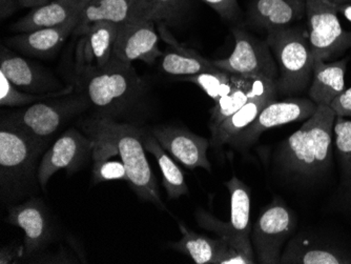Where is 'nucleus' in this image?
<instances>
[{
  "mask_svg": "<svg viewBox=\"0 0 351 264\" xmlns=\"http://www.w3.org/2000/svg\"><path fill=\"white\" fill-rule=\"evenodd\" d=\"M196 220L197 224L201 228L215 232L217 237L220 238L228 248L242 252V253L252 256V257H256L254 248H252V239L240 235L239 232L230 228L228 222L217 219L216 217L213 216L212 214L203 210V208H199L197 211Z\"/></svg>",
  "mask_w": 351,
  "mask_h": 264,
  "instance_id": "obj_30",
  "label": "nucleus"
},
{
  "mask_svg": "<svg viewBox=\"0 0 351 264\" xmlns=\"http://www.w3.org/2000/svg\"><path fill=\"white\" fill-rule=\"evenodd\" d=\"M232 34L234 51L228 58L213 60L215 67L230 74L277 82V64L268 43L241 29H232Z\"/></svg>",
  "mask_w": 351,
  "mask_h": 264,
  "instance_id": "obj_9",
  "label": "nucleus"
},
{
  "mask_svg": "<svg viewBox=\"0 0 351 264\" xmlns=\"http://www.w3.org/2000/svg\"><path fill=\"white\" fill-rule=\"evenodd\" d=\"M159 35L155 23L147 19H134L119 25L113 55L126 64L145 61L153 64L163 53L159 50Z\"/></svg>",
  "mask_w": 351,
  "mask_h": 264,
  "instance_id": "obj_13",
  "label": "nucleus"
},
{
  "mask_svg": "<svg viewBox=\"0 0 351 264\" xmlns=\"http://www.w3.org/2000/svg\"><path fill=\"white\" fill-rule=\"evenodd\" d=\"M337 115L329 106H317L313 116L280 147L278 163L284 172L307 180L326 174L332 163Z\"/></svg>",
  "mask_w": 351,
  "mask_h": 264,
  "instance_id": "obj_2",
  "label": "nucleus"
},
{
  "mask_svg": "<svg viewBox=\"0 0 351 264\" xmlns=\"http://www.w3.org/2000/svg\"><path fill=\"white\" fill-rule=\"evenodd\" d=\"M266 43L279 69L276 82L278 94L304 92L311 82L315 64L308 36L299 27H280L267 31Z\"/></svg>",
  "mask_w": 351,
  "mask_h": 264,
  "instance_id": "obj_5",
  "label": "nucleus"
},
{
  "mask_svg": "<svg viewBox=\"0 0 351 264\" xmlns=\"http://www.w3.org/2000/svg\"><path fill=\"white\" fill-rule=\"evenodd\" d=\"M119 25L108 21H99L90 25L82 33L84 35L82 49V68L84 67L106 66L113 57L114 47L117 39Z\"/></svg>",
  "mask_w": 351,
  "mask_h": 264,
  "instance_id": "obj_23",
  "label": "nucleus"
},
{
  "mask_svg": "<svg viewBox=\"0 0 351 264\" xmlns=\"http://www.w3.org/2000/svg\"><path fill=\"white\" fill-rule=\"evenodd\" d=\"M149 132L161 147L186 169L201 167L207 172L212 171V165L207 157L210 141L207 138L191 133L186 129L169 125L152 128Z\"/></svg>",
  "mask_w": 351,
  "mask_h": 264,
  "instance_id": "obj_14",
  "label": "nucleus"
},
{
  "mask_svg": "<svg viewBox=\"0 0 351 264\" xmlns=\"http://www.w3.org/2000/svg\"><path fill=\"white\" fill-rule=\"evenodd\" d=\"M0 71L17 88L31 94H47L63 90L60 80L50 71L43 67L13 54L1 47L0 55Z\"/></svg>",
  "mask_w": 351,
  "mask_h": 264,
  "instance_id": "obj_15",
  "label": "nucleus"
},
{
  "mask_svg": "<svg viewBox=\"0 0 351 264\" xmlns=\"http://www.w3.org/2000/svg\"><path fill=\"white\" fill-rule=\"evenodd\" d=\"M340 14H342L343 16L347 19V21L351 23V3L344 1L342 5H340Z\"/></svg>",
  "mask_w": 351,
  "mask_h": 264,
  "instance_id": "obj_40",
  "label": "nucleus"
},
{
  "mask_svg": "<svg viewBox=\"0 0 351 264\" xmlns=\"http://www.w3.org/2000/svg\"><path fill=\"white\" fill-rule=\"evenodd\" d=\"M21 258H25L23 244H8L0 250V264L16 263Z\"/></svg>",
  "mask_w": 351,
  "mask_h": 264,
  "instance_id": "obj_37",
  "label": "nucleus"
},
{
  "mask_svg": "<svg viewBox=\"0 0 351 264\" xmlns=\"http://www.w3.org/2000/svg\"><path fill=\"white\" fill-rule=\"evenodd\" d=\"M293 213L285 204L273 201L262 211L252 228V248L259 263L281 262L282 250L295 230Z\"/></svg>",
  "mask_w": 351,
  "mask_h": 264,
  "instance_id": "obj_8",
  "label": "nucleus"
},
{
  "mask_svg": "<svg viewBox=\"0 0 351 264\" xmlns=\"http://www.w3.org/2000/svg\"><path fill=\"white\" fill-rule=\"evenodd\" d=\"M136 19L134 0H88L80 14L77 32L84 33L99 21L121 25Z\"/></svg>",
  "mask_w": 351,
  "mask_h": 264,
  "instance_id": "obj_26",
  "label": "nucleus"
},
{
  "mask_svg": "<svg viewBox=\"0 0 351 264\" xmlns=\"http://www.w3.org/2000/svg\"><path fill=\"white\" fill-rule=\"evenodd\" d=\"M333 145L340 165L339 196L343 204L351 208V120L337 116Z\"/></svg>",
  "mask_w": 351,
  "mask_h": 264,
  "instance_id": "obj_28",
  "label": "nucleus"
},
{
  "mask_svg": "<svg viewBox=\"0 0 351 264\" xmlns=\"http://www.w3.org/2000/svg\"><path fill=\"white\" fill-rule=\"evenodd\" d=\"M347 64L348 58L332 62L315 59L308 94L317 106H330L331 102L346 90Z\"/></svg>",
  "mask_w": 351,
  "mask_h": 264,
  "instance_id": "obj_20",
  "label": "nucleus"
},
{
  "mask_svg": "<svg viewBox=\"0 0 351 264\" xmlns=\"http://www.w3.org/2000/svg\"><path fill=\"white\" fill-rule=\"evenodd\" d=\"M346 0H305L308 40L315 59L328 60L351 49V32L341 25L340 5Z\"/></svg>",
  "mask_w": 351,
  "mask_h": 264,
  "instance_id": "obj_6",
  "label": "nucleus"
},
{
  "mask_svg": "<svg viewBox=\"0 0 351 264\" xmlns=\"http://www.w3.org/2000/svg\"><path fill=\"white\" fill-rule=\"evenodd\" d=\"M232 75L226 71L216 70L203 72L193 76L183 77L184 82H191L202 88L203 92L215 102L226 95L234 86Z\"/></svg>",
  "mask_w": 351,
  "mask_h": 264,
  "instance_id": "obj_33",
  "label": "nucleus"
},
{
  "mask_svg": "<svg viewBox=\"0 0 351 264\" xmlns=\"http://www.w3.org/2000/svg\"><path fill=\"white\" fill-rule=\"evenodd\" d=\"M347 3H351V0H346Z\"/></svg>",
  "mask_w": 351,
  "mask_h": 264,
  "instance_id": "obj_41",
  "label": "nucleus"
},
{
  "mask_svg": "<svg viewBox=\"0 0 351 264\" xmlns=\"http://www.w3.org/2000/svg\"><path fill=\"white\" fill-rule=\"evenodd\" d=\"M66 96L37 102L7 118L23 131L47 141L69 120L90 106L82 93Z\"/></svg>",
  "mask_w": 351,
  "mask_h": 264,
  "instance_id": "obj_7",
  "label": "nucleus"
},
{
  "mask_svg": "<svg viewBox=\"0 0 351 264\" xmlns=\"http://www.w3.org/2000/svg\"><path fill=\"white\" fill-rule=\"evenodd\" d=\"M94 143L86 134L77 129H70L57 139L43 155L38 167L39 187L45 190L55 173L66 169L74 174L84 167L88 157H92Z\"/></svg>",
  "mask_w": 351,
  "mask_h": 264,
  "instance_id": "obj_11",
  "label": "nucleus"
},
{
  "mask_svg": "<svg viewBox=\"0 0 351 264\" xmlns=\"http://www.w3.org/2000/svg\"><path fill=\"white\" fill-rule=\"evenodd\" d=\"M306 14L305 0H254L250 9V19L263 29L289 27Z\"/></svg>",
  "mask_w": 351,
  "mask_h": 264,
  "instance_id": "obj_21",
  "label": "nucleus"
},
{
  "mask_svg": "<svg viewBox=\"0 0 351 264\" xmlns=\"http://www.w3.org/2000/svg\"><path fill=\"white\" fill-rule=\"evenodd\" d=\"M182 0H134L136 19L169 21L175 19Z\"/></svg>",
  "mask_w": 351,
  "mask_h": 264,
  "instance_id": "obj_34",
  "label": "nucleus"
},
{
  "mask_svg": "<svg viewBox=\"0 0 351 264\" xmlns=\"http://www.w3.org/2000/svg\"><path fill=\"white\" fill-rule=\"evenodd\" d=\"M226 187L230 195V218L228 224L240 235L250 238L252 199L250 188L236 176L226 181Z\"/></svg>",
  "mask_w": 351,
  "mask_h": 264,
  "instance_id": "obj_29",
  "label": "nucleus"
},
{
  "mask_svg": "<svg viewBox=\"0 0 351 264\" xmlns=\"http://www.w3.org/2000/svg\"><path fill=\"white\" fill-rule=\"evenodd\" d=\"M329 106L338 117L351 118V86L333 100Z\"/></svg>",
  "mask_w": 351,
  "mask_h": 264,
  "instance_id": "obj_36",
  "label": "nucleus"
},
{
  "mask_svg": "<svg viewBox=\"0 0 351 264\" xmlns=\"http://www.w3.org/2000/svg\"><path fill=\"white\" fill-rule=\"evenodd\" d=\"M74 86H69L59 92L47 93V94H31L16 88L7 76L0 71V104L1 106H19L25 104H34L45 101L52 98L72 94Z\"/></svg>",
  "mask_w": 351,
  "mask_h": 264,
  "instance_id": "obj_31",
  "label": "nucleus"
},
{
  "mask_svg": "<svg viewBox=\"0 0 351 264\" xmlns=\"http://www.w3.org/2000/svg\"><path fill=\"white\" fill-rule=\"evenodd\" d=\"M21 5V0H0V16L1 19L11 16L16 11L17 5Z\"/></svg>",
  "mask_w": 351,
  "mask_h": 264,
  "instance_id": "obj_38",
  "label": "nucleus"
},
{
  "mask_svg": "<svg viewBox=\"0 0 351 264\" xmlns=\"http://www.w3.org/2000/svg\"><path fill=\"white\" fill-rule=\"evenodd\" d=\"M112 157L114 156H112L104 147L94 143V149H93L92 153V159L94 161L92 178L95 184L106 182V181H128L129 179L125 165L122 163L121 159L113 160V159H110Z\"/></svg>",
  "mask_w": 351,
  "mask_h": 264,
  "instance_id": "obj_32",
  "label": "nucleus"
},
{
  "mask_svg": "<svg viewBox=\"0 0 351 264\" xmlns=\"http://www.w3.org/2000/svg\"><path fill=\"white\" fill-rule=\"evenodd\" d=\"M47 141L35 137L9 118L0 124V199L13 206L34 194L38 183L39 158Z\"/></svg>",
  "mask_w": 351,
  "mask_h": 264,
  "instance_id": "obj_3",
  "label": "nucleus"
},
{
  "mask_svg": "<svg viewBox=\"0 0 351 264\" xmlns=\"http://www.w3.org/2000/svg\"><path fill=\"white\" fill-rule=\"evenodd\" d=\"M78 77L80 93L98 117L112 118L121 113L141 95L142 80L135 68L114 55L101 68L80 69Z\"/></svg>",
  "mask_w": 351,
  "mask_h": 264,
  "instance_id": "obj_4",
  "label": "nucleus"
},
{
  "mask_svg": "<svg viewBox=\"0 0 351 264\" xmlns=\"http://www.w3.org/2000/svg\"><path fill=\"white\" fill-rule=\"evenodd\" d=\"M79 19L80 17L73 19L70 23L60 27L21 33L5 39V43L11 48L21 51L23 54L47 58L60 50L64 41L72 34L73 31L76 29Z\"/></svg>",
  "mask_w": 351,
  "mask_h": 264,
  "instance_id": "obj_18",
  "label": "nucleus"
},
{
  "mask_svg": "<svg viewBox=\"0 0 351 264\" xmlns=\"http://www.w3.org/2000/svg\"><path fill=\"white\" fill-rule=\"evenodd\" d=\"M5 222L25 232V259L40 253L56 236V226L49 208L36 197L11 206Z\"/></svg>",
  "mask_w": 351,
  "mask_h": 264,
  "instance_id": "obj_10",
  "label": "nucleus"
},
{
  "mask_svg": "<svg viewBox=\"0 0 351 264\" xmlns=\"http://www.w3.org/2000/svg\"><path fill=\"white\" fill-rule=\"evenodd\" d=\"M203 3L210 5L222 19L232 21L239 14V5L237 0H202Z\"/></svg>",
  "mask_w": 351,
  "mask_h": 264,
  "instance_id": "obj_35",
  "label": "nucleus"
},
{
  "mask_svg": "<svg viewBox=\"0 0 351 264\" xmlns=\"http://www.w3.org/2000/svg\"><path fill=\"white\" fill-rule=\"evenodd\" d=\"M86 3L79 0H52L50 3L32 8V11L17 21L12 29L15 32H33L36 29L60 27L80 17Z\"/></svg>",
  "mask_w": 351,
  "mask_h": 264,
  "instance_id": "obj_19",
  "label": "nucleus"
},
{
  "mask_svg": "<svg viewBox=\"0 0 351 264\" xmlns=\"http://www.w3.org/2000/svg\"><path fill=\"white\" fill-rule=\"evenodd\" d=\"M280 263L349 264L351 254L322 240L297 236L286 244Z\"/></svg>",
  "mask_w": 351,
  "mask_h": 264,
  "instance_id": "obj_17",
  "label": "nucleus"
},
{
  "mask_svg": "<svg viewBox=\"0 0 351 264\" xmlns=\"http://www.w3.org/2000/svg\"><path fill=\"white\" fill-rule=\"evenodd\" d=\"M159 32L162 35V38L171 45V49L165 51L162 55L161 68L163 72L171 76L186 77L218 70L213 64V60L205 58L193 49L181 45L165 25L159 27Z\"/></svg>",
  "mask_w": 351,
  "mask_h": 264,
  "instance_id": "obj_22",
  "label": "nucleus"
},
{
  "mask_svg": "<svg viewBox=\"0 0 351 264\" xmlns=\"http://www.w3.org/2000/svg\"><path fill=\"white\" fill-rule=\"evenodd\" d=\"M141 138L145 149L155 157L160 167L162 185L167 191V197L173 200L189 194V187L182 169L167 155V151L158 143L151 132L142 130Z\"/></svg>",
  "mask_w": 351,
  "mask_h": 264,
  "instance_id": "obj_27",
  "label": "nucleus"
},
{
  "mask_svg": "<svg viewBox=\"0 0 351 264\" xmlns=\"http://www.w3.org/2000/svg\"><path fill=\"white\" fill-rule=\"evenodd\" d=\"M277 95V84L275 80H266L260 90L239 111L224 120L213 132L210 145L217 149L223 145H230L239 134L257 119L262 110L269 102L276 100Z\"/></svg>",
  "mask_w": 351,
  "mask_h": 264,
  "instance_id": "obj_16",
  "label": "nucleus"
},
{
  "mask_svg": "<svg viewBox=\"0 0 351 264\" xmlns=\"http://www.w3.org/2000/svg\"><path fill=\"white\" fill-rule=\"evenodd\" d=\"M84 134L104 147L112 156H119L128 171V182L142 200L155 204L167 212L157 180L152 171L142 143V130L135 125L120 123L113 118L95 117L82 123Z\"/></svg>",
  "mask_w": 351,
  "mask_h": 264,
  "instance_id": "obj_1",
  "label": "nucleus"
},
{
  "mask_svg": "<svg viewBox=\"0 0 351 264\" xmlns=\"http://www.w3.org/2000/svg\"><path fill=\"white\" fill-rule=\"evenodd\" d=\"M317 106L309 98H293L283 101L269 102L250 127L239 134L230 145L246 147L257 141L263 132L291 122L307 120L317 111Z\"/></svg>",
  "mask_w": 351,
  "mask_h": 264,
  "instance_id": "obj_12",
  "label": "nucleus"
},
{
  "mask_svg": "<svg viewBox=\"0 0 351 264\" xmlns=\"http://www.w3.org/2000/svg\"><path fill=\"white\" fill-rule=\"evenodd\" d=\"M182 237L179 241L169 243L173 250L189 256L196 264H220L228 248L220 238L208 237L189 230L182 222H178Z\"/></svg>",
  "mask_w": 351,
  "mask_h": 264,
  "instance_id": "obj_25",
  "label": "nucleus"
},
{
  "mask_svg": "<svg viewBox=\"0 0 351 264\" xmlns=\"http://www.w3.org/2000/svg\"><path fill=\"white\" fill-rule=\"evenodd\" d=\"M50 1H52V0H21V5L25 8H35L50 3ZM79 1L86 3L88 0H79Z\"/></svg>",
  "mask_w": 351,
  "mask_h": 264,
  "instance_id": "obj_39",
  "label": "nucleus"
},
{
  "mask_svg": "<svg viewBox=\"0 0 351 264\" xmlns=\"http://www.w3.org/2000/svg\"><path fill=\"white\" fill-rule=\"evenodd\" d=\"M234 86L226 95L215 102L210 112V133L224 120L234 115L252 96L260 90L267 78H252V77L232 75Z\"/></svg>",
  "mask_w": 351,
  "mask_h": 264,
  "instance_id": "obj_24",
  "label": "nucleus"
}]
</instances>
